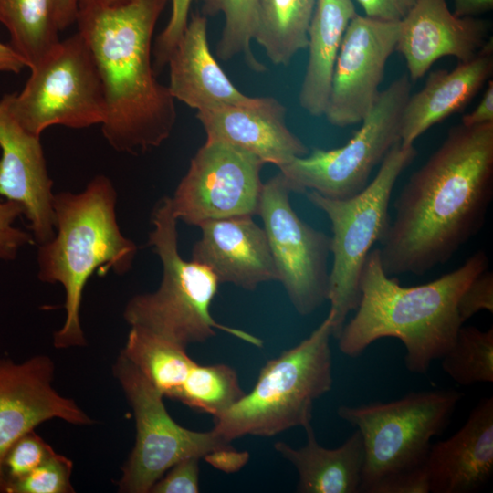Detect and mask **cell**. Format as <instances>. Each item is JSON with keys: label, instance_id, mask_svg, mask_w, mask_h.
I'll return each instance as SVG.
<instances>
[{"label": "cell", "instance_id": "obj_10", "mask_svg": "<svg viewBox=\"0 0 493 493\" xmlns=\"http://www.w3.org/2000/svg\"><path fill=\"white\" fill-rule=\"evenodd\" d=\"M410 95L411 80L404 74L380 92L359 130L344 145L313 148L307 155L280 166L279 173L290 191H314L331 199L360 193L372 170L400 141L402 114Z\"/></svg>", "mask_w": 493, "mask_h": 493}, {"label": "cell", "instance_id": "obj_3", "mask_svg": "<svg viewBox=\"0 0 493 493\" xmlns=\"http://www.w3.org/2000/svg\"><path fill=\"white\" fill-rule=\"evenodd\" d=\"M488 267L486 253L478 250L433 281L404 287L385 273L379 248H373L362 268L356 312L337 338L340 351L355 358L379 339L396 338L405 347L407 370L425 374L450 349L464 324L457 311L461 294Z\"/></svg>", "mask_w": 493, "mask_h": 493}, {"label": "cell", "instance_id": "obj_15", "mask_svg": "<svg viewBox=\"0 0 493 493\" xmlns=\"http://www.w3.org/2000/svg\"><path fill=\"white\" fill-rule=\"evenodd\" d=\"M55 364L47 355L16 362L0 359V493H5L4 469L9 448L24 435L54 418L75 425L93 420L71 398L53 387Z\"/></svg>", "mask_w": 493, "mask_h": 493}, {"label": "cell", "instance_id": "obj_27", "mask_svg": "<svg viewBox=\"0 0 493 493\" xmlns=\"http://www.w3.org/2000/svg\"><path fill=\"white\" fill-rule=\"evenodd\" d=\"M58 0H0V23L30 68L58 41Z\"/></svg>", "mask_w": 493, "mask_h": 493}, {"label": "cell", "instance_id": "obj_4", "mask_svg": "<svg viewBox=\"0 0 493 493\" xmlns=\"http://www.w3.org/2000/svg\"><path fill=\"white\" fill-rule=\"evenodd\" d=\"M117 194L111 181L97 175L79 193L54 194L56 231L39 245L38 278L59 283L65 290L66 318L53 335L57 349L86 345L80 324L83 291L94 272H128L137 253L135 243L124 236L116 215Z\"/></svg>", "mask_w": 493, "mask_h": 493}, {"label": "cell", "instance_id": "obj_22", "mask_svg": "<svg viewBox=\"0 0 493 493\" xmlns=\"http://www.w3.org/2000/svg\"><path fill=\"white\" fill-rule=\"evenodd\" d=\"M493 73V40L452 70L429 73L424 87L408 98L401 119L400 142L411 145L427 130L463 110Z\"/></svg>", "mask_w": 493, "mask_h": 493}, {"label": "cell", "instance_id": "obj_20", "mask_svg": "<svg viewBox=\"0 0 493 493\" xmlns=\"http://www.w3.org/2000/svg\"><path fill=\"white\" fill-rule=\"evenodd\" d=\"M493 473V398L481 400L450 437L431 445L426 477L429 493H473Z\"/></svg>", "mask_w": 493, "mask_h": 493}, {"label": "cell", "instance_id": "obj_26", "mask_svg": "<svg viewBox=\"0 0 493 493\" xmlns=\"http://www.w3.org/2000/svg\"><path fill=\"white\" fill-rule=\"evenodd\" d=\"M121 353L163 395L174 399L196 363L186 348L138 327H131Z\"/></svg>", "mask_w": 493, "mask_h": 493}, {"label": "cell", "instance_id": "obj_32", "mask_svg": "<svg viewBox=\"0 0 493 493\" xmlns=\"http://www.w3.org/2000/svg\"><path fill=\"white\" fill-rule=\"evenodd\" d=\"M54 452L34 430L21 436L5 456L4 469L7 484L31 473Z\"/></svg>", "mask_w": 493, "mask_h": 493}, {"label": "cell", "instance_id": "obj_16", "mask_svg": "<svg viewBox=\"0 0 493 493\" xmlns=\"http://www.w3.org/2000/svg\"><path fill=\"white\" fill-rule=\"evenodd\" d=\"M0 195L18 204L35 242L55 235L52 193L40 137L25 130L12 115L6 94L0 100Z\"/></svg>", "mask_w": 493, "mask_h": 493}, {"label": "cell", "instance_id": "obj_8", "mask_svg": "<svg viewBox=\"0 0 493 493\" xmlns=\"http://www.w3.org/2000/svg\"><path fill=\"white\" fill-rule=\"evenodd\" d=\"M417 155L414 144L396 142L380 164L372 181L346 199L324 197L306 191L308 200L328 216L331 224L328 300L332 313V336L338 338L349 313L358 306L360 280L367 256L384 237L391 223L389 205L401 173Z\"/></svg>", "mask_w": 493, "mask_h": 493}, {"label": "cell", "instance_id": "obj_21", "mask_svg": "<svg viewBox=\"0 0 493 493\" xmlns=\"http://www.w3.org/2000/svg\"><path fill=\"white\" fill-rule=\"evenodd\" d=\"M167 65L171 95L191 109L199 110L223 105L255 107L266 100L267 97L242 93L224 72L210 51L207 17L202 13L191 15Z\"/></svg>", "mask_w": 493, "mask_h": 493}, {"label": "cell", "instance_id": "obj_12", "mask_svg": "<svg viewBox=\"0 0 493 493\" xmlns=\"http://www.w3.org/2000/svg\"><path fill=\"white\" fill-rule=\"evenodd\" d=\"M291 191L278 172L263 184L258 213L279 281L301 316L317 310L329 293L331 237L304 222L293 209Z\"/></svg>", "mask_w": 493, "mask_h": 493}, {"label": "cell", "instance_id": "obj_38", "mask_svg": "<svg viewBox=\"0 0 493 493\" xmlns=\"http://www.w3.org/2000/svg\"><path fill=\"white\" fill-rule=\"evenodd\" d=\"M493 122V81L489 79L482 99L477 107L462 116L461 124L467 127Z\"/></svg>", "mask_w": 493, "mask_h": 493}, {"label": "cell", "instance_id": "obj_9", "mask_svg": "<svg viewBox=\"0 0 493 493\" xmlns=\"http://www.w3.org/2000/svg\"><path fill=\"white\" fill-rule=\"evenodd\" d=\"M17 122L39 136L53 125L85 129L103 122L100 74L80 33L60 40L34 66L19 93L6 94Z\"/></svg>", "mask_w": 493, "mask_h": 493}, {"label": "cell", "instance_id": "obj_6", "mask_svg": "<svg viewBox=\"0 0 493 493\" xmlns=\"http://www.w3.org/2000/svg\"><path fill=\"white\" fill-rule=\"evenodd\" d=\"M177 221L171 197H163L152 213L153 229L148 239L161 260L162 280L155 291L135 295L128 301L123 312L126 322L184 348L205 342L216 330L261 347L259 338L213 318L210 307L220 283L207 267L181 257Z\"/></svg>", "mask_w": 493, "mask_h": 493}, {"label": "cell", "instance_id": "obj_33", "mask_svg": "<svg viewBox=\"0 0 493 493\" xmlns=\"http://www.w3.org/2000/svg\"><path fill=\"white\" fill-rule=\"evenodd\" d=\"M194 0H167L171 4L169 20L159 34L152 47L153 68L158 74L167 65V61L177 42L184 34L192 3Z\"/></svg>", "mask_w": 493, "mask_h": 493}, {"label": "cell", "instance_id": "obj_13", "mask_svg": "<svg viewBox=\"0 0 493 493\" xmlns=\"http://www.w3.org/2000/svg\"><path fill=\"white\" fill-rule=\"evenodd\" d=\"M264 165L241 149L205 141L171 197L174 216L198 226L211 219L257 215Z\"/></svg>", "mask_w": 493, "mask_h": 493}, {"label": "cell", "instance_id": "obj_35", "mask_svg": "<svg viewBox=\"0 0 493 493\" xmlns=\"http://www.w3.org/2000/svg\"><path fill=\"white\" fill-rule=\"evenodd\" d=\"M481 310L493 311V274L486 269L466 288L457 302V311L462 322Z\"/></svg>", "mask_w": 493, "mask_h": 493}, {"label": "cell", "instance_id": "obj_18", "mask_svg": "<svg viewBox=\"0 0 493 493\" xmlns=\"http://www.w3.org/2000/svg\"><path fill=\"white\" fill-rule=\"evenodd\" d=\"M252 216L200 224L201 236L192 251V260L207 267L220 284H233L247 291L256 290L262 283L278 281L266 232Z\"/></svg>", "mask_w": 493, "mask_h": 493}, {"label": "cell", "instance_id": "obj_43", "mask_svg": "<svg viewBox=\"0 0 493 493\" xmlns=\"http://www.w3.org/2000/svg\"><path fill=\"white\" fill-rule=\"evenodd\" d=\"M129 0H78V5H88V4L112 5L121 4Z\"/></svg>", "mask_w": 493, "mask_h": 493}, {"label": "cell", "instance_id": "obj_37", "mask_svg": "<svg viewBox=\"0 0 493 493\" xmlns=\"http://www.w3.org/2000/svg\"><path fill=\"white\" fill-rule=\"evenodd\" d=\"M365 16L385 22H401L416 0H356Z\"/></svg>", "mask_w": 493, "mask_h": 493}, {"label": "cell", "instance_id": "obj_23", "mask_svg": "<svg viewBox=\"0 0 493 493\" xmlns=\"http://www.w3.org/2000/svg\"><path fill=\"white\" fill-rule=\"evenodd\" d=\"M306 444L295 448L278 441L274 448L297 470L299 493H360L363 445L356 430L341 446L326 448L319 444L310 425L304 427Z\"/></svg>", "mask_w": 493, "mask_h": 493}, {"label": "cell", "instance_id": "obj_34", "mask_svg": "<svg viewBox=\"0 0 493 493\" xmlns=\"http://www.w3.org/2000/svg\"><path fill=\"white\" fill-rule=\"evenodd\" d=\"M23 215L22 207L12 201L0 202V261L14 260L19 250L34 244L32 235L15 226L16 220Z\"/></svg>", "mask_w": 493, "mask_h": 493}, {"label": "cell", "instance_id": "obj_42", "mask_svg": "<svg viewBox=\"0 0 493 493\" xmlns=\"http://www.w3.org/2000/svg\"><path fill=\"white\" fill-rule=\"evenodd\" d=\"M78 0H58L57 21L59 30L66 29L76 21Z\"/></svg>", "mask_w": 493, "mask_h": 493}, {"label": "cell", "instance_id": "obj_31", "mask_svg": "<svg viewBox=\"0 0 493 493\" xmlns=\"http://www.w3.org/2000/svg\"><path fill=\"white\" fill-rule=\"evenodd\" d=\"M72 461L54 452L26 477L9 482L5 493H73Z\"/></svg>", "mask_w": 493, "mask_h": 493}, {"label": "cell", "instance_id": "obj_29", "mask_svg": "<svg viewBox=\"0 0 493 493\" xmlns=\"http://www.w3.org/2000/svg\"><path fill=\"white\" fill-rule=\"evenodd\" d=\"M201 4V13L207 16L223 15L224 26L215 47V55L230 60L242 55L247 67L257 73L266 66L254 55L251 42L259 0H194Z\"/></svg>", "mask_w": 493, "mask_h": 493}, {"label": "cell", "instance_id": "obj_30", "mask_svg": "<svg viewBox=\"0 0 493 493\" xmlns=\"http://www.w3.org/2000/svg\"><path fill=\"white\" fill-rule=\"evenodd\" d=\"M443 371L456 383L469 386L493 382V329L463 325L441 358Z\"/></svg>", "mask_w": 493, "mask_h": 493}, {"label": "cell", "instance_id": "obj_2", "mask_svg": "<svg viewBox=\"0 0 493 493\" xmlns=\"http://www.w3.org/2000/svg\"><path fill=\"white\" fill-rule=\"evenodd\" d=\"M167 0L79 5L78 32L100 77L105 99L101 130L120 152L160 146L176 122L175 100L153 68L152 37Z\"/></svg>", "mask_w": 493, "mask_h": 493}, {"label": "cell", "instance_id": "obj_7", "mask_svg": "<svg viewBox=\"0 0 493 493\" xmlns=\"http://www.w3.org/2000/svg\"><path fill=\"white\" fill-rule=\"evenodd\" d=\"M332 313L303 341L268 360L252 391L214 419L226 441L245 435L271 437L311 424L313 404L331 390Z\"/></svg>", "mask_w": 493, "mask_h": 493}, {"label": "cell", "instance_id": "obj_39", "mask_svg": "<svg viewBox=\"0 0 493 493\" xmlns=\"http://www.w3.org/2000/svg\"><path fill=\"white\" fill-rule=\"evenodd\" d=\"M246 452H237L232 446L216 450L205 459L215 468L226 472H234L247 462Z\"/></svg>", "mask_w": 493, "mask_h": 493}, {"label": "cell", "instance_id": "obj_41", "mask_svg": "<svg viewBox=\"0 0 493 493\" xmlns=\"http://www.w3.org/2000/svg\"><path fill=\"white\" fill-rule=\"evenodd\" d=\"M454 15L458 17H476L493 8V0H454Z\"/></svg>", "mask_w": 493, "mask_h": 493}, {"label": "cell", "instance_id": "obj_1", "mask_svg": "<svg viewBox=\"0 0 493 493\" xmlns=\"http://www.w3.org/2000/svg\"><path fill=\"white\" fill-rule=\"evenodd\" d=\"M493 198V122L452 127L409 177L379 248L388 276L444 265L482 228Z\"/></svg>", "mask_w": 493, "mask_h": 493}, {"label": "cell", "instance_id": "obj_25", "mask_svg": "<svg viewBox=\"0 0 493 493\" xmlns=\"http://www.w3.org/2000/svg\"><path fill=\"white\" fill-rule=\"evenodd\" d=\"M317 0H259L253 34L273 65L288 66L307 49Z\"/></svg>", "mask_w": 493, "mask_h": 493}, {"label": "cell", "instance_id": "obj_17", "mask_svg": "<svg viewBox=\"0 0 493 493\" xmlns=\"http://www.w3.org/2000/svg\"><path fill=\"white\" fill-rule=\"evenodd\" d=\"M489 25L477 17H458L446 0H416L400 22L395 51L404 57L412 81L422 79L441 58L472 59L489 38Z\"/></svg>", "mask_w": 493, "mask_h": 493}, {"label": "cell", "instance_id": "obj_11", "mask_svg": "<svg viewBox=\"0 0 493 493\" xmlns=\"http://www.w3.org/2000/svg\"><path fill=\"white\" fill-rule=\"evenodd\" d=\"M113 374L131 406L136 428L134 446L117 483L120 492L149 493L179 461L205 458L231 446L213 428L199 432L177 424L164 406L163 395L121 353L113 365Z\"/></svg>", "mask_w": 493, "mask_h": 493}, {"label": "cell", "instance_id": "obj_5", "mask_svg": "<svg viewBox=\"0 0 493 493\" xmlns=\"http://www.w3.org/2000/svg\"><path fill=\"white\" fill-rule=\"evenodd\" d=\"M462 397L456 390H435L389 402L341 405L338 416L356 427L362 439L360 492L429 493L431 440L443 433Z\"/></svg>", "mask_w": 493, "mask_h": 493}, {"label": "cell", "instance_id": "obj_40", "mask_svg": "<svg viewBox=\"0 0 493 493\" xmlns=\"http://www.w3.org/2000/svg\"><path fill=\"white\" fill-rule=\"evenodd\" d=\"M27 68L26 60L9 44L0 41V72L20 73Z\"/></svg>", "mask_w": 493, "mask_h": 493}, {"label": "cell", "instance_id": "obj_28", "mask_svg": "<svg viewBox=\"0 0 493 493\" xmlns=\"http://www.w3.org/2000/svg\"><path fill=\"white\" fill-rule=\"evenodd\" d=\"M244 395L237 372L233 367L224 363H195L174 400L191 409L209 414L215 419Z\"/></svg>", "mask_w": 493, "mask_h": 493}, {"label": "cell", "instance_id": "obj_14", "mask_svg": "<svg viewBox=\"0 0 493 493\" xmlns=\"http://www.w3.org/2000/svg\"><path fill=\"white\" fill-rule=\"evenodd\" d=\"M400 22L357 14L349 23L335 62L324 116L335 127L361 123L380 94L387 61L395 51Z\"/></svg>", "mask_w": 493, "mask_h": 493}, {"label": "cell", "instance_id": "obj_36", "mask_svg": "<svg viewBox=\"0 0 493 493\" xmlns=\"http://www.w3.org/2000/svg\"><path fill=\"white\" fill-rule=\"evenodd\" d=\"M199 458L190 457L170 467L151 488V493L199 492Z\"/></svg>", "mask_w": 493, "mask_h": 493}, {"label": "cell", "instance_id": "obj_19", "mask_svg": "<svg viewBox=\"0 0 493 493\" xmlns=\"http://www.w3.org/2000/svg\"><path fill=\"white\" fill-rule=\"evenodd\" d=\"M286 107L274 97L255 107L223 105L196 110L206 141L249 152L278 168L309 153L286 123Z\"/></svg>", "mask_w": 493, "mask_h": 493}, {"label": "cell", "instance_id": "obj_24", "mask_svg": "<svg viewBox=\"0 0 493 493\" xmlns=\"http://www.w3.org/2000/svg\"><path fill=\"white\" fill-rule=\"evenodd\" d=\"M356 15L352 0H317L308 33L309 58L299 93L300 107L313 117L324 116L342 38Z\"/></svg>", "mask_w": 493, "mask_h": 493}]
</instances>
